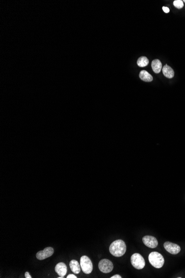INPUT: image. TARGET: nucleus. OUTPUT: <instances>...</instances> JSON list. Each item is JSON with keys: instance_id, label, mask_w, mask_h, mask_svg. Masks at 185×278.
<instances>
[{"instance_id": "14", "label": "nucleus", "mask_w": 185, "mask_h": 278, "mask_svg": "<svg viewBox=\"0 0 185 278\" xmlns=\"http://www.w3.org/2000/svg\"><path fill=\"white\" fill-rule=\"evenodd\" d=\"M149 63V61L147 57L142 56L140 57L137 61V64L140 67H144L147 66Z\"/></svg>"}, {"instance_id": "6", "label": "nucleus", "mask_w": 185, "mask_h": 278, "mask_svg": "<svg viewBox=\"0 0 185 278\" xmlns=\"http://www.w3.org/2000/svg\"><path fill=\"white\" fill-rule=\"evenodd\" d=\"M54 253V249L52 247H47L43 250L38 251L36 254V258L38 260H43L52 256Z\"/></svg>"}, {"instance_id": "2", "label": "nucleus", "mask_w": 185, "mask_h": 278, "mask_svg": "<svg viewBox=\"0 0 185 278\" xmlns=\"http://www.w3.org/2000/svg\"><path fill=\"white\" fill-rule=\"evenodd\" d=\"M148 260L150 263L155 268H161L164 264V258L161 254L153 251L148 255Z\"/></svg>"}, {"instance_id": "5", "label": "nucleus", "mask_w": 185, "mask_h": 278, "mask_svg": "<svg viewBox=\"0 0 185 278\" xmlns=\"http://www.w3.org/2000/svg\"><path fill=\"white\" fill-rule=\"evenodd\" d=\"M98 267L102 273H109L113 270L114 265L111 261L104 259L99 261Z\"/></svg>"}, {"instance_id": "19", "label": "nucleus", "mask_w": 185, "mask_h": 278, "mask_svg": "<svg viewBox=\"0 0 185 278\" xmlns=\"http://www.w3.org/2000/svg\"><path fill=\"white\" fill-rule=\"evenodd\" d=\"M121 276L119 275H115L113 276H111V278H121Z\"/></svg>"}, {"instance_id": "15", "label": "nucleus", "mask_w": 185, "mask_h": 278, "mask_svg": "<svg viewBox=\"0 0 185 278\" xmlns=\"http://www.w3.org/2000/svg\"><path fill=\"white\" fill-rule=\"evenodd\" d=\"M173 5L178 9H181L183 7V3L181 0H176L173 2Z\"/></svg>"}, {"instance_id": "17", "label": "nucleus", "mask_w": 185, "mask_h": 278, "mask_svg": "<svg viewBox=\"0 0 185 278\" xmlns=\"http://www.w3.org/2000/svg\"><path fill=\"white\" fill-rule=\"evenodd\" d=\"M25 278H32V277H31V276L30 275V273H28V272H27H27H26V273H25Z\"/></svg>"}, {"instance_id": "3", "label": "nucleus", "mask_w": 185, "mask_h": 278, "mask_svg": "<svg viewBox=\"0 0 185 278\" xmlns=\"http://www.w3.org/2000/svg\"><path fill=\"white\" fill-rule=\"evenodd\" d=\"M80 265L82 271L86 274L90 273L93 270V264L91 260L86 255L81 256L80 261Z\"/></svg>"}, {"instance_id": "8", "label": "nucleus", "mask_w": 185, "mask_h": 278, "mask_svg": "<svg viewBox=\"0 0 185 278\" xmlns=\"http://www.w3.org/2000/svg\"><path fill=\"white\" fill-rule=\"evenodd\" d=\"M143 241L146 246L150 248H155L158 245V241L154 236L150 235L144 236Z\"/></svg>"}, {"instance_id": "18", "label": "nucleus", "mask_w": 185, "mask_h": 278, "mask_svg": "<svg viewBox=\"0 0 185 278\" xmlns=\"http://www.w3.org/2000/svg\"><path fill=\"white\" fill-rule=\"evenodd\" d=\"M67 278H77V277L75 275H74L73 274H69L67 276Z\"/></svg>"}, {"instance_id": "12", "label": "nucleus", "mask_w": 185, "mask_h": 278, "mask_svg": "<svg viewBox=\"0 0 185 278\" xmlns=\"http://www.w3.org/2000/svg\"><path fill=\"white\" fill-rule=\"evenodd\" d=\"M151 67H152L154 73H158L160 72L161 69L163 68V65L159 59H156L152 61Z\"/></svg>"}, {"instance_id": "13", "label": "nucleus", "mask_w": 185, "mask_h": 278, "mask_svg": "<svg viewBox=\"0 0 185 278\" xmlns=\"http://www.w3.org/2000/svg\"><path fill=\"white\" fill-rule=\"evenodd\" d=\"M139 77L141 80H143L144 81L147 82H151L153 80V76L145 70H143L140 72V73L139 74Z\"/></svg>"}, {"instance_id": "11", "label": "nucleus", "mask_w": 185, "mask_h": 278, "mask_svg": "<svg viewBox=\"0 0 185 278\" xmlns=\"http://www.w3.org/2000/svg\"><path fill=\"white\" fill-rule=\"evenodd\" d=\"M69 266H70V268L71 269V270L75 274H79L80 272V269L81 266L79 264L78 261L76 260H72L69 263Z\"/></svg>"}, {"instance_id": "20", "label": "nucleus", "mask_w": 185, "mask_h": 278, "mask_svg": "<svg viewBox=\"0 0 185 278\" xmlns=\"http://www.w3.org/2000/svg\"><path fill=\"white\" fill-rule=\"evenodd\" d=\"M183 2H185V0H184V1H183Z\"/></svg>"}, {"instance_id": "7", "label": "nucleus", "mask_w": 185, "mask_h": 278, "mask_svg": "<svg viewBox=\"0 0 185 278\" xmlns=\"http://www.w3.org/2000/svg\"><path fill=\"white\" fill-rule=\"evenodd\" d=\"M163 246L166 250L171 254H177L179 253L181 250L180 246L176 244L173 243L169 241H166L164 244Z\"/></svg>"}, {"instance_id": "9", "label": "nucleus", "mask_w": 185, "mask_h": 278, "mask_svg": "<svg viewBox=\"0 0 185 278\" xmlns=\"http://www.w3.org/2000/svg\"><path fill=\"white\" fill-rule=\"evenodd\" d=\"M55 271L60 276L64 277L67 274V267L66 264L63 262H61L57 264L55 267Z\"/></svg>"}, {"instance_id": "10", "label": "nucleus", "mask_w": 185, "mask_h": 278, "mask_svg": "<svg viewBox=\"0 0 185 278\" xmlns=\"http://www.w3.org/2000/svg\"><path fill=\"white\" fill-rule=\"evenodd\" d=\"M163 75L168 78H172L174 76L175 72L173 71V69L171 67L168 66V64H166L163 67Z\"/></svg>"}, {"instance_id": "16", "label": "nucleus", "mask_w": 185, "mask_h": 278, "mask_svg": "<svg viewBox=\"0 0 185 278\" xmlns=\"http://www.w3.org/2000/svg\"><path fill=\"white\" fill-rule=\"evenodd\" d=\"M163 10L165 13H168L170 12V9L168 7H163Z\"/></svg>"}, {"instance_id": "1", "label": "nucleus", "mask_w": 185, "mask_h": 278, "mask_svg": "<svg viewBox=\"0 0 185 278\" xmlns=\"http://www.w3.org/2000/svg\"><path fill=\"white\" fill-rule=\"evenodd\" d=\"M126 250L125 243L121 239H118L113 241L109 247L110 253L115 257L123 256L125 253Z\"/></svg>"}, {"instance_id": "4", "label": "nucleus", "mask_w": 185, "mask_h": 278, "mask_svg": "<svg viewBox=\"0 0 185 278\" xmlns=\"http://www.w3.org/2000/svg\"><path fill=\"white\" fill-rule=\"evenodd\" d=\"M132 265L137 269H142L145 265V261L143 256L140 254L135 253L131 257Z\"/></svg>"}]
</instances>
